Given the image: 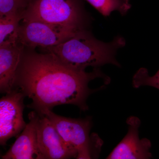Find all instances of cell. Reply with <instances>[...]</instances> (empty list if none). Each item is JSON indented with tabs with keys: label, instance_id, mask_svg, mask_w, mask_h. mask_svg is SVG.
I'll use <instances>...</instances> for the list:
<instances>
[{
	"label": "cell",
	"instance_id": "13",
	"mask_svg": "<svg viewBox=\"0 0 159 159\" xmlns=\"http://www.w3.org/2000/svg\"><path fill=\"white\" fill-rule=\"evenodd\" d=\"M133 85L135 88L149 86L159 90V70L154 75L150 76L147 69L144 68L139 69L133 78Z\"/></svg>",
	"mask_w": 159,
	"mask_h": 159
},
{
	"label": "cell",
	"instance_id": "9",
	"mask_svg": "<svg viewBox=\"0 0 159 159\" xmlns=\"http://www.w3.org/2000/svg\"><path fill=\"white\" fill-rule=\"evenodd\" d=\"M39 114L33 111L29 114V122L2 159H43L38 145L37 125Z\"/></svg>",
	"mask_w": 159,
	"mask_h": 159
},
{
	"label": "cell",
	"instance_id": "3",
	"mask_svg": "<svg viewBox=\"0 0 159 159\" xmlns=\"http://www.w3.org/2000/svg\"><path fill=\"white\" fill-rule=\"evenodd\" d=\"M40 21L77 32L88 29L90 16L83 0H31L22 21Z\"/></svg>",
	"mask_w": 159,
	"mask_h": 159
},
{
	"label": "cell",
	"instance_id": "2",
	"mask_svg": "<svg viewBox=\"0 0 159 159\" xmlns=\"http://www.w3.org/2000/svg\"><path fill=\"white\" fill-rule=\"evenodd\" d=\"M125 44L122 36H117L111 42L104 43L97 39L88 29H84L59 44L41 49L52 53L69 67L84 71L89 67L99 68L106 64L120 67L116 55L117 51Z\"/></svg>",
	"mask_w": 159,
	"mask_h": 159
},
{
	"label": "cell",
	"instance_id": "10",
	"mask_svg": "<svg viewBox=\"0 0 159 159\" xmlns=\"http://www.w3.org/2000/svg\"><path fill=\"white\" fill-rule=\"evenodd\" d=\"M24 49L20 43L0 45L1 93H9L15 89L16 74Z\"/></svg>",
	"mask_w": 159,
	"mask_h": 159
},
{
	"label": "cell",
	"instance_id": "6",
	"mask_svg": "<svg viewBox=\"0 0 159 159\" xmlns=\"http://www.w3.org/2000/svg\"><path fill=\"white\" fill-rule=\"evenodd\" d=\"M26 96L18 89L0 99V144L5 145L25 128L23 118L24 100Z\"/></svg>",
	"mask_w": 159,
	"mask_h": 159
},
{
	"label": "cell",
	"instance_id": "8",
	"mask_svg": "<svg viewBox=\"0 0 159 159\" xmlns=\"http://www.w3.org/2000/svg\"><path fill=\"white\" fill-rule=\"evenodd\" d=\"M128 131L106 159H148L152 157L150 152L152 144L148 139H140L139 129L141 121L138 117L130 116L126 120Z\"/></svg>",
	"mask_w": 159,
	"mask_h": 159
},
{
	"label": "cell",
	"instance_id": "4",
	"mask_svg": "<svg viewBox=\"0 0 159 159\" xmlns=\"http://www.w3.org/2000/svg\"><path fill=\"white\" fill-rule=\"evenodd\" d=\"M42 115L48 117L64 140L77 151V159L98 158L103 143L97 134L90 135V118H67L54 113L52 110L46 111Z\"/></svg>",
	"mask_w": 159,
	"mask_h": 159
},
{
	"label": "cell",
	"instance_id": "7",
	"mask_svg": "<svg viewBox=\"0 0 159 159\" xmlns=\"http://www.w3.org/2000/svg\"><path fill=\"white\" fill-rule=\"evenodd\" d=\"M37 132L38 145L43 159H77V151L64 140L45 115L39 114Z\"/></svg>",
	"mask_w": 159,
	"mask_h": 159
},
{
	"label": "cell",
	"instance_id": "11",
	"mask_svg": "<svg viewBox=\"0 0 159 159\" xmlns=\"http://www.w3.org/2000/svg\"><path fill=\"white\" fill-rule=\"evenodd\" d=\"M23 13H11L0 17V45L19 42Z\"/></svg>",
	"mask_w": 159,
	"mask_h": 159
},
{
	"label": "cell",
	"instance_id": "1",
	"mask_svg": "<svg viewBox=\"0 0 159 159\" xmlns=\"http://www.w3.org/2000/svg\"><path fill=\"white\" fill-rule=\"evenodd\" d=\"M25 47L15 82V89L32 100L28 106L39 115L54 107L63 104L76 106L87 111V100L97 89H92L89 83L102 78L105 84L110 79L99 68L92 72L74 70L65 65L54 54Z\"/></svg>",
	"mask_w": 159,
	"mask_h": 159
},
{
	"label": "cell",
	"instance_id": "5",
	"mask_svg": "<svg viewBox=\"0 0 159 159\" xmlns=\"http://www.w3.org/2000/svg\"><path fill=\"white\" fill-rule=\"evenodd\" d=\"M77 32L40 21H22L19 42L29 48H45L66 41Z\"/></svg>",
	"mask_w": 159,
	"mask_h": 159
},
{
	"label": "cell",
	"instance_id": "14",
	"mask_svg": "<svg viewBox=\"0 0 159 159\" xmlns=\"http://www.w3.org/2000/svg\"><path fill=\"white\" fill-rule=\"evenodd\" d=\"M31 0H0V17L11 14L23 13Z\"/></svg>",
	"mask_w": 159,
	"mask_h": 159
},
{
	"label": "cell",
	"instance_id": "12",
	"mask_svg": "<svg viewBox=\"0 0 159 159\" xmlns=\"http://www.w3.org/2000/svg\"><path fill=\"white\" fill-rule=\"evenodd\" d=\"M104 17L110 16L114 11L126 15L131 8L130 0H86Z\"/></svg>",
	"mask_w": 159,
	"mask_h": 159
}]
</instances>
